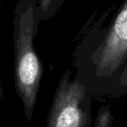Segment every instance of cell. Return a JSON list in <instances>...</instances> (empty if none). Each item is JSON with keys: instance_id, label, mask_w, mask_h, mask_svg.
Segmentation results:
<instances>
[{"instance_id": "cell-2", "label": "cell", "mask_w": 127, "mask_h": 127, "mask_svg": "<svg viewBox=\"0 0 127 127\" xmlns=\"http://www.w3.org/2000/svg\"><path fill=\"white\" fill-rule=\"evenodd\" d=\"M38 0H19L14 8V84L24 115L32 121L40 90L43 67L34 48L40 21L37 19Z\"/></svg>"}, {"instance_id": "cell-1", "label": "cell", "mask_w": 127, "mask_h": 127, "mask_svg": "<svg viewBox=\"0 0 127 127\" xmlns=\"http://www.w3.org/2000/svg\"><path fill=\"white\" fill-rule=\"evenodd\" d=\"M73 56L74 77L88 88L91 95L117 87L127 64V0L105 30L96 25L84 36Z\"/></svg>"}, {"instance_id": "cell-3", "label": "cell", "mask_w": 127, "mask_h": 127, "mask_svg": "<svg viewBox=\"0 0 127 127\" xmlns=\"http://www.w3.org/2000/svg\"><path fill=\"white\" fill-rule=\"evenodd\" d=\"M90 98L88 88L67 69L55 90L46 127H88Z\"/></svg>"}, {"instance_id": "cell-6", "label": "cell", "mask_w": 127, "mask_h": 127, "mask_svg": "<svg viewBox=\"0 0 127 127\" xmlns=\"http://www.w3.org/2000/svg\"><path fill=\"white\" fill-rule=\"evenodd\" d=\"M1 7H2V0H0V9H1Z\"/></svg>"}, {"instance_id": "cell-4", "label": "cell", "mask_w": 127, "mask_h": 127, "mask_svg": "<svg viewBox=\"0 0 127 127\" xmlns=\"http://www.w3.org/2000/svg\"><path fill=\"white\" fill-rule=\"evenodd\" d=\"M64 1L65 0H38L37 19L40 21V23L54 17Z\"/></svg>"}, {"instance_id": "cell-5", "label": "cell", "mask_w": 127, "mask_h": 127, "mask_svg": "<svg viewBox=\"0 0 127 127\" xmlns=\"http://www.w3.org/2000/svg\"><path fill=\"white\" fill-rule=\"evenodd\" d=\"M117 87L118 88H127V64L125 65L124 69L121 72Z\"/></svg>"}]
</instances>
